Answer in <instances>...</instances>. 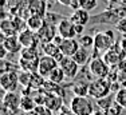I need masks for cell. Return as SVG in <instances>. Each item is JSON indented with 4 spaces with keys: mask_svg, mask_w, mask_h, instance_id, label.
<instances>
[{
    "mask_svg": "<svg viewBox=\"0 0 126 115\" xmlns=\"http://www.w3.org/2000/svg\"><path fill=\"white\" fill-rule=\"evenodd\" d=\"M110 92H113V82L109 78L102 79H93L89 86V96L93 99H101L105 96H109Z\"/></svg>",
    "mask_w": 126,
    "mask_h": 115,
    "instance_id": "6da1fadb",
    "label": "cell"
},
{
    "mask_svg": "<svg viewBox=\"0 0 126 115\" xmlns=\"http://www.w3.org/2000/svg\"><path fill=\"white\" fill-rule=\"evenodd\" d=\"M115 35L114 31L111 29H106V31L97 32L94 36V50L95 52H106L107 50H110L111 47L115 46Z\"/></svg>",
    "mask_w": 126,
    "mask_h": 115,
    "instance_id": "7a4b0ae2",
    "label": "cell"
},
{
    "mask_svg": "<svg viewBox=\"0 0 126 115\" xmlns=\"http://www.w3.org/2000/svg\"><path fill=\"white\" fill-rule=\"evenodd\" d=\"M71 110L75 115H93L94 114V104L87 96H73L70 102Z\"/></svg>",
    "mask_w": 126,
    "mask_h": 115,
    "instance_id": "3957f363",
    "label": "cell"
},
{
    "mask_svg": "<svg viewBox=\"0 0 126 115\" xmlns=\"http://www.w3.org/2000/svg\"><path fill=\"white\" fill-rule=\"evenodd\" d=\"M89 71H90V75H91L94 79H102V78L109 76L110 67L103 60V58L93 56L91 62L89 63Z\"/></svg>",
    "mask_w": 126,
    "mask_h": 115,
    "instance_id": "277c9868",
    "label": "cell"
},
{
    "mask_svg": "<svg viewBox=\"0 0 126 115\" xmlns=\"http://www.w3.org/2000/svg\"><path fill=\"white\" fill-rule=\"evenodd\" d=\"M22 96H19L16 92H5L3 98V111L4 115H15L20 108Z\"/></svg>",
    "mask_w": 126,
    "mask_h": 115,
    "instance_id": "5b68a950",
    "label": "cell"
},
{
    "mask_svg": "<svg viewBox=\"0 0 126 115\" xmlns=\"http://www.w3.org/2000/svg\"><path fill=\"white\" fill-rule=\"evenodd\" d=\"M56 67H59V62L52 56H48V55H42L40 59H39V68H38V72L44 78L47 79L48 75L54 71Z\"/></svg>",
    "mask_w": 126,
    "mask_h": 115,
    "instance_id": "8992f818",
    "label": "cell"
},
{
    "mask_svg": "<svg viewBox=\"0 0 126 115\" xmlns=\"http://www.w3.org/2000/svg\"><path fill=\"white\" fill-rule=\"evenodd\" d=\"M0 84L5 92H15V90L19 86V74L16 71L3 72L0 78Z\"/></svg>",
    "mask_w": 126,
    "mask_h": 115,
    "instance_id": "52a82bcc",
    "label": "cell"
},
{
    "mask_svg": "<svg viewBox=\"0 0 126 115\" xmlns=\"http://www.w3.org/2000/svg\"><path fill=\"white\" fill-rule=\"evenodd\" d=\"M59 67L63 70V72H64V75H66V78H67V79H74V78L79 74L80 66L78 64L73 58L64 56L61 62H59Z\"/></svg>",
    "mask_w": 126,
    "mask_h": 115,
    "instance_id": "ba28073f",
    "label": "cell"
},
{
    "mask_svg": "<svg viewBox=\"0 0 126 115\" xmlns=\"http://www.w3.org/2000/svg\"><path fill=\"white\" fill-rule=\"evenodd\" d=\"M17 38H19L20 44L23 46V48H31V47H36L40 40H39V36L36 32L31 31V29L26 28L23 29L22 32L17 34Z\"/></svg>",
    "mask_w": 126,
    "mask_h": 115,
    "instance_id": "9c48e42d",
    "label": "cell"
},
{
    "mask_svg": "<svg viewBox=\"0 0 126 115\" xmlns=\"http://www.w3.org/2000/svg\"><path fill=\"white\" fill-rule=\"evenodd\" d=\"M58 35H61L63 39H75L77 38V31H75V24L70 20V17L63 19L58 24Z\"/></svg>",
    "mask_w": 126,
    "mask_h": 115,
    "instance_id": "30bf717a",
    "label": "cell"
},
{
    "mask_svg": "<svg viewBox=\"0 0 126 115\" xmlns=\"http://www.w3.org/2000/svg\"><path fill=\"white\" fill-rule=\"evenodd\" d=\"M118 50H121V48H118V44H115L114 47H111L110 50H107L106 52L103 54V60L107 63V66H109V67L117 66L119 62H121L122 56L126 55V54L124 52V51L118 52Z\"/></svg>",
    "mask_w": 126,
    "mask_h": 115,
    "instance_id": "8fae6325",
    "label": "cell"
},
{
    "mask_svg": "<svg viewBox=\"0 0 126 115\" xmlns=\"http://www.w3.org/2000/svg\"><path fill=\"white\" fill-rule=\"evenodd\" d=\"M59 48H61L62 54L67 58H73L75 55V52L80 48L79 42L78 39H63L62 43L59 44Z\"/></svg>",
    "mask_w": 126,
    "mask_h": 115,
    "instance_id": "7c38bea8",
    "label": "cell"
},
{
    "mask_svg": "<svg viewBox=\"0 0 126 115\" xmlns=\"http://www.w3.org/2000/svg\"><path fill=\"white\" fill-rule=\"evenodd\" d=\"M58 35V27L52 26V24H47L44 23L43 28L38 32L39 40H40V44L43 43H48V42H52L55 39V36Z\"/></svg>",
    "mask_w": 126,
    "mask_h": 115,
    "instance_id": "4fadbf2b",
    "label": "cell"
},
{
    "mask_svg": "<svg viewBox=\"0 0 126 115\" xmlns=\"http://www.w3.org/2000/svg\"><path fill=\"white\" fill-rule=\"evenodd\" d=\"M1 46L8 51V54H16L19 52L20 50H23V46L20 44L19 42V38L16 35L14 36H7V38H3L1 40Z\"/></svg>",
    "mask_w": 126,
    "mask_h": 115,
    "instance_id": "5bb4252c",
    "label": "cell"
},
{
    "mask_svg": "<svg viewBox=\"0 0 126 115\" xmlns=\"http://www.w3.org/2000/svg\"><path fill=\"white\" fill-rule=\"evenodd\" d=\"M44 106L51 111V113H58L63 107V96L55 95V94H47Z\"/></svg>",
    "mask_w": 126,
    "mask_h": 115,
    "instance_id": "9a60e30c",
    "label": "cell"
},
{
    "mask_svg": "<svg viewBox=\"0 0 126 115\" xmlns=\"http://www.w3.org/2000/svg\"><path fill=\"white\" fill-rule=\"evenodd\" d=\"M27 5H28V11L30 15H35V16H46V3L44 0H28L27 1Z\"/></svg>",
    "mask_w": 126,
    "mask_h": 115,
    "instance_id": "2e32d148",
    "label": "cell"
},
{
    "mask_svg": "<svg viewBox=\"0 0 126 115\" xmlns=\"http://www.w3.org/2000/svg\"><path fill=\"white\" fill-rule=\"evenodd\" d=\"M42 50L44 51V55H48V56H52L55 58L58 62H61V60L64 58V55L62 54L61 48L56 43H54V42H48V43H43L42 44Z\"/></svg>",
    "mask_w": 126,
    "mask_h": 115,
    "instance_id": "e0dca14e",
    "label": "cell"
},
{
    "mask_svg": "<svg viewBox=\"0 0 126 115\" xmlns=\"http://www.w3.org/2000/svg\"><path fill=\"white\" fill-rule=\"evenodd\" d=\"M68 17H70V20L75 24V26H83L85 27L86 24L89 23V20H90V12L79 8V10L74 11Z\"/></svg>",
    "mask_w": 126,
    "mask_h": 115,
    "instance_id": "ac0fdd59",
    "label": "cell"
},
{
    "mask_svg": "<svg viewBox=\"0 0 126 115\" xmlns=\"http://www.w3.org/2000/svg\"><path fill=\"white\" fill-rule=\"evenodd\" d=\"M73 59L75 60L80 67H82V66H86V64H89V63L91 62L93 56H91V54H90V51L87 50V48L80 47L79 50L75 52V55L73 56Z\"/></svg>",
    "mask_w": 126,
    "mask_h": 115,
    "instance_id": "d6986e66",
    "label": "cell"
},
{
    "mask_svg": "<svg viewBox=\"0 0 126 115\" xmlns=\"http://www.w3.org/2000/svg\"><path fill=\"white\" fill-rule=\"evenodd\" d=\"M27 28L28 29H31V31H34V32H38L40 31L42 28H43V26H44V17H42V16H35V15H32V16H30V17H27Z\"/></svg>",
    "mask_w": 126,
    "mask_h": 115,
    "instance_id": "ffe728a7",
    "label": "cell"
},
{
    "mask_svg": "<svg viewBox=\"0 0 126 115\" xmlns=\"http://www.w3.org/2000/svg\"><path fill=\"white\" fill-rule=\"evenodd\" d=\"M0 31H1V35L3 36H14L16 35V28H15V24H14V20L12 17L11 19H3L1 24H0Z\"/></svg>",
    "mask_w": 126,
    "mask_h": 115,
    "instance_id": "44dd1931",
    "label": "cell"
},
{
    "mask_svg": "<svg viewBox=\"0 0 126 115\" xmlns=\"http://www.w3.org/2000/svg\"><path fill=\"white\" fill-rule=\"evenodd\" d=\"M89 86H90V83H87V82H83V80L75 82V84L73 86L74 96H87L89 95Z\"/></svg>",
    "mask_w": 126,
    "mask_h": 115,
    "instance_id": "7402d4cb",
    "label": "cell"
},
{
    "mask_svg": "<svg viewBox=\"0 0 126 115\" xmlns=\"http://www.w3.org/2000/svg\"><path fill=\"white\" fill-rule=\"evenodd\" d=\"M114 103V96L110 94L109 96H105V98H101V99H97V108L101 111H105L107 113L109 108L111 107V104Z\"/></svg>",
    "mask_w": 126,
    "mask_h": 115,
    "instance_id": "603a6c76",
    "label": "cell"
},
{
    "mask_svg": "<svg viewBox=\"0 0 126 115\" xmlns=\"http://www.w3.org/2000/svg\"><path fill=\"white\" fill-rule=\"evenodd\" d=\"M36 102H35V99L32 98V96L30 95H24L22 96V103H20V108H22L23 111H34L35 108H36Z\"/></svg>",
    "mask_w": 126,
    "mask_h": 115,
    "instance_id": "cb8c5ba5",
    "label": "cell"
},
{
    "mask_svg": "<svg viewBox=\"0 0 126 115\" xmlns=\"http://www.w3.org/2000/svg\"><path fill=\"white\" fill-rule=\"evenodd\" d=\"M64 78H66V75H64V72H63V70H62L61 67H56V68L48 75L47 80L52 82V83H55V84H61L62 82L64 80Z\"/></svg>",
    "mask_w": 126,
    "mask_h": 115,
    "instance_id": "d4e9b609",
    "label": "cell"
},
{
    "mask_svg": "<svg viewBox=\"0 0 126 115\" xmlns=\"http://www.w3.org/2000/svg\"><path fill=\"white\" fill-rule=\"evenodd\" d=\"M114 99H115V102L119 106H122L126 110V87H121V88L117 90L115 95H114Z\"/></svg>",
    "mask_w": 126,
    "mask_h": 115,
    "instance_id": "484cf974",
    "label": "cell"
},
{
    "mask_svg": "<svg viewBox=\"0 0 126 115\" xmlns=\"http://www.w3.org/2000/svg\"><path fill=\"white\" fill-rule=\"evenodd\" d=\"M63 19H64V17L61 16L59 14H51V12H47L46 16H44V22L47 24H52V26H56V27H58V24L61 23Z\"/></svg>",
    "mask_w": 126,
    "mask_h": 115,
    "instance_id": "4316f807",
    "label": "cell"
},
{
    "mask_svg": "<svg viewBox=\"0 0 126 115\" xmlns=\"http://www.w3.org/2000/svg\"><path fill=\"white\" fill-rule=\"evenodd\" d=\"M78 42H79V46L83 47V48H91L94 47V38L90 35H80L79 39H78Z\"/></svg>",
    "mask_w": 126,
    "mask_h": 115,
    "instance_id": "83f0119b",
    "label": "cell"
},
{
    "mask_svg": "<svg viewBox=\"0 0 126 115\" xmlns=\"http://www.w3.org/2000/svg\"><path fill=\"white\" fill-rule=\"evenodd\" d=\"M79 1H80V8L87 12L94 11L98 5V0H79Z\"/></svg>",
    "mask_w": 126,
    "mask_h": 115,
    "instance_id": "f1b7e54d",
    "label": "cell"
},
{
    "mask_svg": "<svg viewBox=\"0 0 126 115\" xmlns=\"http://www.w3.org/2000/svg\"><path fill=\"white\" fill-rule=\"evenodd\" d=\"M31 75L30 72L22 71L19 74V84H22V87H30V83H31Z\"/></svg>",
    "mask_w": 126,
    "mask_h": 115,
    "instance_id": "f546056e",
    "label": "cell"
},
{
    "mask_svg": "<svg viewBox=\"0 0 126 115\" xmlns=\"http://www.w3.org/2000/svg\"><path fill=\"white\" fill-rule=\"evenodd\" d=\"M124 110H125V108L122 107V106H119V104L115 102V99H114V103L111 104V107L109 108L107 114H109V115H121V113H122Z\"/></svg>",
    "mask_w": 126,
    "mask_h": 115,
    "instance_id": "4dcf8cb0",
    "label": "cell"
},
{
    "mask_svg": "<svg viewBox=\"0 0 126 115\" xmlns=\"http://www.w3.org/2000/svg\"><path fill=\"white\" fill-rule=\"evenodd\" d=\"M117 28H118V31L121 32L122 35L126 36V16H124L121 20H118V23H117Z\"/></svg>",
    "mask_w": 126,
    "mask_h": 115,
    "instance_id": "1f68e13d",
    "label": "cell"
},
{
    "mask_svg": "<svg viewBox=\"0 0 126 115\" xmlns=\"http://www.w3.org/2000/svg\"><path fill=\"white\" fill-rule=\"evenodd\" d=\"M56 115H75V113H74L73 110H71V107L70 106H63V107L61 108V110L56 113Z\"/></svg>",
    "mask_w": 126,
    "mask_h": 115,
    "instance_id": "d6a6232c",
    "label": "cell"
},
{
    "mask_svg": "<svg viewBox=\"0 0 126 115\" xmlns=\"http://www.w3.org/2000/svg\"><path fill=\"white\" fill-rule=\"evenodd\" d=\"M83 29H85V27H83V26H75V31H77L78 36L83 35Z\"/></svg>",
    "mask_w": 126,
    "mask_h": 115,
    "instance_id": "836d02e7",
    "label": "cell"
},
{
    "mask_svg": "<svg viewBox=\"0 0 126 115\" xmlns=\"http://www.w3.org/2000/svg\"><path fill=\"white\" fill-rule=\"evenodd\" d=\"M58 3H61L62 5H64V7H70L71 3H73V0H58Z\"/></svg>",
    "mask_w": 126,
    "mask_h": 115,
    "instance_id": "e575fe53",
    "label": "cell"
},
{
    "mask_svg": "<svg viewBox=\"0 0 126 115\" xmlns=\"http://www.w3.org/2000/svg\"><path fill=\"white\" fill-rule=\"evenodd\" d=\"M93 115H109L107 113H105V111H101V110H98V111H94V114Z\"/></svg>",
    "mask_w": 126,
    "mask_h": 115,
    "instance_id": "d590c367",
    "label": "cell"
},
{
    "mask_svg": "<svg viewBox=\"0 0 126 115\" xmlns=\"http://www.w3.org/2000/svg\"><path fill=\"white\" fill-rule=\"evenodd\" d=\"M121 47H122V50H124V52L126 54V38L122 40V43H121Z\"/></svg>",
    "mask_w": 126,
    "mask_h": 115,
    "instance_id": "8d00e7d4",
    "label": "cell"
}]
</instances>
